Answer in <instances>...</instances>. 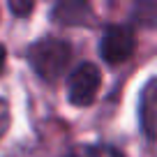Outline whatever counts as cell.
<instances>
[{
  "mask_svg": "<svg viewBox=\"0 0 157 157\" xmlns=\"http://www.w3.org/2000/svg\"><path fill=\"white\" fill-rule=\"evenodd\" d=\"M69 58H72V46L58 37H44L28 49V63L44 81H56L63 76Z\"/></svg>",
  "mask_w": 157,
  "mask_h": 157,
  "instance_id": "cell-1",
  "label": "cell"
},
{
  "mask_svg": "<svg viewBox=\"0 0 157 157\" xmlns=\"http://www.w3.org/2000/svg\"><path fill=\"white\" fill-rule=\"evenodd\" d=\"M7 125H10V109H7V104L0 99V139H2V134H5Z\"/></svg>",
  "mask_w": 157,
  "mask_h": 157,
  "instance_id": "cell-8",
  "label": "cell"
},
{
  "mask_svg": "<svg viewBox=\"0 0 157 157\" xmlns=\"http://www.w3.org/2000/svg\"><path fill=\"white\" fill-rule=\"evenodd\" d=\"M157 81L155 78H148L146 88L141 93L139 99V118H141V127L146 132V136L155 139V127H157Z\"/></svg>",
  "mask_w": 157,
  "mask_h": 157,
  "instance_id": "cell-4",
  "label": "cell"
},
{
  "mask_svg": "<svg viewBox=\"0 0 157 157\" xmlns=\"http://www.w3.org/2000/svg\"><path fill=\"white\" fill-rule=\"evenodd\" d=\"M10 10L14 12V14H19V16H25V14H30V12H33V2H30V0H25V2L10 0Z\"/></svg>",
  "mask_w": 157,
  "mask_h": 157,
  "instance_id": "cell-7",
  "label": "cell"
},
{
  "mask_svg": "<svg viewBox=\"0 0 157 157\" xmlns=\"http://www.w3.org/2000/svg\"><path fill=\"white\" fill-rule=\"evenodd\" d=\"M2 67H5V46L0 44V72H2Z\"/></svg>",
  "mask_w": 157,
  "mask_h": 157,
  "instance_id": "cell-9",
  "label": "cell"
},
{
  "mask_svg": "<svg viewBox=\"0 0 157 157\" xmlns=\"http://www.w3.org/2000/svg\"><path fill=\"white\" fill-rule=\"evenodd\" d=\"M67 157H104V152L99 150V148H95V146H78V148H74Z\"/></svg>",
  "mask_w": 157,
  "mask_h": 157,
  "instance_id": "cell-6",
  "label": "cell"
},
{
  "mask_svg": "<svg viewBox=\"0 0 157 157\" xmlns=\"http://www.w3.org/2000/svg\"><path fill=\"white\" fill-rule=\"evenodd\" d=\"M53 19L58 23H67V25H81V23H88L90 19V7L86 2H58L53 7Z\"/></svg>",
  "mask_w": 157,
  "mask_h": 157,
  "instance_id": "cell-5",
  "label": "cell"
},
{
  "mask_svg": "<svg viewBox=\"0 0 157 157\" xmlns=\"http://www.w3.org/2000/svg\"><path fill=\"white\" fill-rule=\"evenodd\" d=\"M134 51V35L127 25L113 23L104 30L99 42V53L109 65H120L132 56Z\"/></svg>",
  "mask_w": 157,
  "mask_h": 157,
  "instance_id": "cell-3",
  "label": "cell"
},
{
  "mask_svg": "<svg viewBox=\"0 0 157 157\" xmlns=\"http://www.w3.org/2000/svg\"><path fill=\"white\" fill-rule=\"evenodd\" d=\"M102 86V74L93 63H81L67 78V97L74 106H90Z\"/></svg>",
  "mask_w": 157,
  "mask_h": 157,
  "instance_id": "cell-2",
  "label": "cell"
}]
</instances>
